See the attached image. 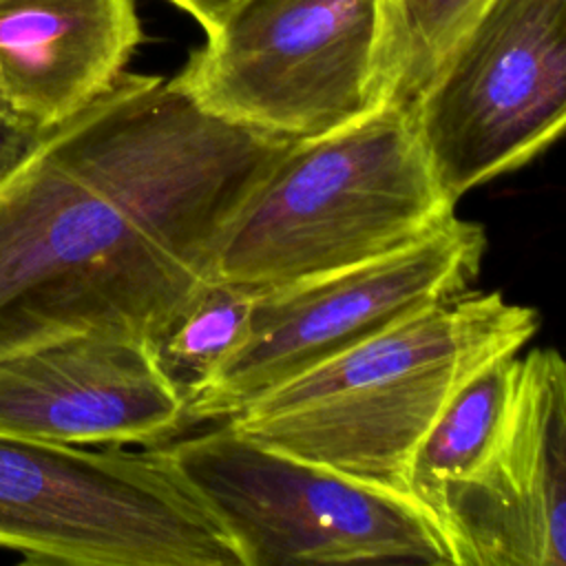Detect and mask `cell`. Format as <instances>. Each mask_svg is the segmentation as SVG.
<instances>
[{
	"instance_id": "cell-1",
	"label": "cell",
	"mask_w": 566,
	"mask_h": 566,
	"mask_svg": "<svg viewBox=\"0 0 566 566\" xmlns=\"http://www.w3.org/2000/svg\"><path fill=\"white\" fill-rule=\"evenodd\" d=\"M294 142L128 71L44 130L0 177V363L84 334L155 338Z\"/></svg>"
},
{
	"instance_id": "cell-2",
	"label": "cell",
	"mask_w": 566,
	"mask_h": 566,
	"mask_svg": "<svg viewBox=\"0 0 566 566\" xmlns=\"http://www.w3.org/2000/svg\"><path fill=\"white\" fill-rule=\"evenodd\" d=\"M537 323L533 307L467 290L285 380L223 422L405 493L409 460L447 402L484 367L520 354Z\"/></svg>"
},
{
	"instance_id": "cell-3",
	"label": "cell",
	"mask_w": 566,
	"mask_h": 566,
	"mask_svg": "<svg viewBox=\"0 0 566 566\" xmlns=\"http://www.w3.org/2000/svg\"><path fill=\"white\" fill-rule=\"evenodd\" d=\"M453 208L411 108L387 104L294 142L232 217L210 276L259 296L285 292L405 250Z\"/></svg>"
},
{
	"instance_id": "cell-4",
	"label": "cell",
	"mask_w": 566,
	"mask_h": 566,
	"mask_svg": "<svg viewBox=\"0 0 566 566\" xmlns=\"http://www.w3.org/2000/svg\"><path fill=\"white\" fill-rule=\"evenodd\" d=\"M0 546L27 564L243 566L157 447L88 449L0 431Z\"/></svg>"
},
{
	"instance_id": "cell-5",
	"label": "cell",
	"mask_w": 566,
	"mask_h": 566,
	"mask_svg": "<svg viewBox=\"0 0 566 566\" xmlns=\"http://www.w3.org/2000/svg\"><path fill=\"white\" fill-rule=\"evenodd\" d=\"M155 447L226 526L243 566H453L405 493L270 447L223 420Z\"/></svg>"
},
{
	"instance_id": "cell-6",
	"label": "cell",
	"mask_w": 566,
	"mask_h": 566,
	"mask_svg": "<svg viewBox=\"0 0 566 566\" xmlns=\"http://www.w3.org/2000/svg\"><path fill=\"white\" fill-rule=\"evenodd\" d=\"M385 46V0H243L175 82L228 122L312 139L389 104Z\"/></svg>"
},
{
	"instance_id": "cell-7",
	"label": "cell",
	"mask_w": 566,
	"mask_h": 566,
	"mask_svg": "<svg viewBox=\"0 0 566 566\" xmlns=\"http://www.w3.org/2000/svg\"><path fill=\"white\" fill-rule=\"evenodd\" d=\"M411 115L453 201L531 161L566 130V0H484Z\"/></svg>"
},
{
	"instance_id": "cell-8",
	"label": "cell",
	"mask_w": 566,
	"mask_h": 566,
	"mask_svg": "<svg viewBox=\"0 0 566 566\" xmlns=\"http://www.w3.org/2000/svg\"><path fill=\"white\" fill-rule=\"evenodd\" d=\"M486 250L482 226L455 214L378 261L256 298L243 345L186 409L221 422L265 391L469 290Z\"/></svg>"
},
{
	"instance_id": "cell-9",
	"label": "cell",
	"mask_w": 566,
	"mask_h": 566,
	"mask_svg": "<svg viewBox=\"0 0 566 566\" xmlns=\"http://www.w3.org/2000/svg\"><path fill=\"white\" fill-rule=\"evenodd\" d=\"M453 566H566V356H520L502 429L433 517Z\"/></svg>"
},
{
	"instance_id": "cell-10",
	"label": "cell",
	"mask_w": 566,
	"mask_h": 566,
	"mask_svg": "<svg viewBox=\"0 0 566 566\" xmlns=\"http://www.w3.org/2000/svg\"><path fill=\"white\" fill-rule=\"evenodd\" d=\"M186 424L144 338L84 334L0 363V431L73 447H155Z\"/></svg>"
},
{
	"instance_id": "cell-11",
	"label": "cell",
	"mask_w": 566,
	"mask_h": 566,
	"mask_svg": "<svg viewBox=\"0 0 566 566\" xmlns=\"http://www.w3.org/2000/svg\"><path fill=\"white\" fill-rule=\"evenodd\" d=\"M142 38L135 0H0V113L64 124L119 82Z\"/></svg>"
},
{
	"instance_id": "cell-12",
	"label": "cell",
	"mask_w": 566,
	"mask_h": 566,
	"mask_svg": "<svg viewBox=\"0 0 566 566\" xmlns=\"http://www.w3.org/2000/svg\"><path fill=\"white\" fill-rule=\"evenodd\" d=\"M520 356H504L475 374L440 411L407 469L405 493L433 517L447 491L467 480L491 451L506 418Z\"/></svg>"
},
{
	"instance_id": "cell-13",
	"label": "cell",
	"mask_w": 566,
	"mask_h": 566,
	"mask_svg": "<svg viewBox=\"0 0 566 566\" xmlns=\"http://www.w3.org/2000/svg\"><path fill=\"white\" fill-rule=\"evenodd\" d=\"M256 298L241 285L210 276L148 340L159 371L186 409L243 345Z\"/></svg>"
},
{
	"instance_id": "cell-14",
	"label": "cell",
	"mask_w": 566,
	"mask_h": 566,
	"mask_svg": "<svg viewBox=\"0 0 566 566\" xmlns=\"http://www.w3.org/2000/svg\"><path fill=\"white\" fill-rule=\"evenodd\" d=\"M389 104L411 108L484 0H385Z\"/></svg>"
},
{
	"instance_id": "cell-15",
	"label": "cell",
	"mask_w": 566,
	"mask_h": 566,
	"mask_svg": "<svg viewBox=\"0 0 566 566\" xmlns=\"http://www.w3.org/2000/svg\"><path fill=\"white\" fill-rule=\"evenodd\" d=\"M42 130L0 117V177L38 142Z\"/></svg>"
},
{
	"instance_id": "cell-16",
	"label": "cell",
	"mask_w": 566,
	"mask_h": 566,
	"mask_svg": "<svg viewBox=\"0 0 566 566\" xmlns=\"http://www.w3.org/2000/svg\"><path fill=\"white\" fill-rule=\"evenodd\" d=\"M188 15H192L203 31L212 29L221 18H226L243 0H168Z\"/></svg>"
},
{
	"instance_id": "cell-17",
	"label": "cell",
	"mask_w": 566,
	"mask_h": 566,
	"mask_svg": "<svg viewBox=\"0 0 566 566\" xmlns=\"http://www.w3.org/2000/svg\"><path fill=\"white\" fill-rule=\"evenodd\" d=\"M0 117H4V115H2V113H0Z\"/></svg>"
}]
</instances>
